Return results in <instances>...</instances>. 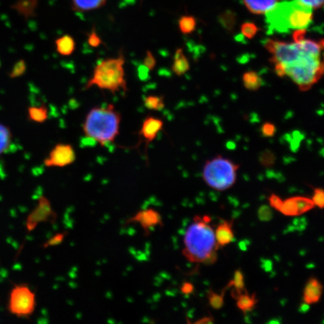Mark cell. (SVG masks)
Masks as SVG:
<instances>
[{
	"label": "cell",
	"instance_id": "6da1fadb",
	"mask_svg": "<svg viewBox=\"0 0 324 324\" xmlns=\"http://www.w3.org/2000/svg\"><path fill=\"white\" fill-rule=\"evenodd\" d=\"M298 42L300 49L295 57L284 65L274 64L275 72L279 77L287 76L300 90L307 91L323 76L321 52L323 41L304 39Z\"/></svg>",
	"mask_w": 324,
	"mask_h": 324
},
{
	"label": "cell",
	"instance_id": "7a4b0ae2",
	"mask_svg": "<svg viewBox=\"0 0 324 324\" xmlns=\"http://www.w3.org/2000/svg\"><path fill=\"white\" fill-rule=\"evenodd\" d=\"M210 221L209 216H196L186 230L183 254L192 263L213 264L216 261L219 246Z\"/></svg>",
	"mask_w": 324,
	"mask_h": 324
},
{
	"label": "cell",
	"instance_id": "3957f363",
	"mask_svg": "<svg viewBox=\"0 0 324 324\" xmlns=\"http://www.w3.org/2000/svg\"><path fill=\"white\" fill-rule=\"evenodd\" d=\"M121 119L113 104L93 107L85 118L83 134L86 138L106 146L113 143L120 134Z\"/></svg>",
	"mask_w": 324,
	"mask_h": 324
},
{
	"label": "cell",
	"instance_id": "277c9868",
	"mask_svg": "<svg viewBox=\"0 0 324 324\" xmlns=\"http://www.w3.org/2000/svg\"><path fill=\"white\" fill-rule=\"evenodd\" d=\"M312 19V9L298 0L277 3L266 13V22L271 33L306 29Z\"/></svg>",
	"mask_w": 324,
	"mask_h": 324
},
{
	"label": "cell",
	"instance_id": "5b68a950",
	"mask_svg": "<svg viewBox=\"0 0 324 324\" xmlns=\"http://www.w3.org/2000/svg\"><path fill=\"white\" fill-rule=\"evenodd\" d=\"M125 63L126 58L123 50H120L116 57L107 58L99 62L93 70V75L86 83L84 90L96 86L99 90L110 92L113 95L120 91L126 93L129 90L125 75Z\"/></svg>",
	"mask_w": 324,
	"mask_h": 324
},
{
	"label": "cell",
	"instance_id": "8992f818",
	"mask_svg": "<svg viewBox=\"0 0 324 324\" xmlns=\"http://www.w3.org/2000/svg\"><path fill=\"white\" fill-rule=\"evenodd\" d=\"M240 165L230 159L218 156L207 161L203 170L205 183L217 191H225L236 183L237 172Z\"/></svg>",
	"mask_w": 324,
	"mask_h": 324
},
{
	"label": "cell",
	"instance_id": "52a82bcc",
	"mask_svg": "<svg viewBox=\"0 0 324 324\" xmlns=\"http://www.w3.org/2000/svg\"><path fill=\"white\" fill-rule=\"evenodd\" d=\"M36 298L34 292L26 284L15 286L9 297V309L19 317H28L36 309Z\"/></svg>",
	"mask_w": 324,
	"mask_h": 324
},
{
	"label": "cell",
	"instance_id": "ba28073f",
	"mask_svg": "<svg viewBox=\"0 0 324 324\" xmlns=\"http://www.w3.org/2000/svg\"><path fill=\"white\" fill-rule=\"evenodd\" d=\"M76 153L73 146L69 143H57L52 149L44 164L47 167H65L73 164Z\"/></svg>",
	"mask_w": 324,
	"mask_h": 324
},
{
	"label": "cell",
	"instance_id": "9c48e42d",
	"mask_svg": "<svg viewBox=\"0 0 324 324\" xmlns=\"http://www.w3.org/2000/svg\"><path fill=\"white\" fill-rule=\"evenodd\" d=\"M315 207L312 200L308 197L296 196L282 200L279 211L286 216H299Z\"/></svg>",
	"mask_w": 324,
	"mask_h": 324
},
{
	"label": "cell",
	"instance_id": "30bf717a",
	"mask_svg": "<svg viewBox=\"0 0 324 324\" xmlns=\"http://www.w3.org/2000/svg\"><path fill=\"white\" fill-rule=\"evenodd\" d=\"M164 123L161 119L149 116L142 123L139 131V135L143 137L146 145L150 144L157 137L158 134L163 129Z\"/></svg>",
	"mask_w": 324,
	"mask_h": 324
},
{
	"label": "cell",
	"instance_id": "8fae6325",
	"mask_svg": "<svg viewBox=\"0 0 324 324\" xmlns=\"http://www.w3.org/2000/svg\"><path fill=\"white\" fill-rule=\"evenodd\" d=\"M323 293V285L316 278H310L303 290V301L307 304H314L319 302Z\"/></svg>",
	"mask_w": 324,
	"mask_h": 324
},
{
	"label": "cell",
	"instance_id": "7c38bea8",
	"mask_svg": "<svg viewBox=\"0 0 324 324\" xmlns=\"http://www.w3.org/2000/svg\"><path fill=\"white\" fill-rule=\"evenodd\" d=\"M215 237L219 248L224 247L234 241L233 221H221L215 231Z\"/></svg>",
	"mask_w": 324,
	"mask_h": 324
},
{
	"label": "cell",
	"instance_id": "4fadbf2b",
	"mask_svg": "<svg viewBox=\"0 0 324 324\" xmlns=\"http://www.w3.org/2000/svg\"><path fill=\"white\" fill-rule=\"evenodd\" d=\"M56 50L62 56H69L76 50V42L70 35H64L55 41Z\"/></svg>",
	"mask_w": 324,
	"mask_h": 324
},
{
	"label": "cell",
	"instance_id": "5bb4252c",
	"mask_svg": "<svg viewBox=\"0 0 324 324\" xmlns=\"http://www.w3.org/2000/svg\"><path fill=\"white\" fill-rule=\"evenodd\" d=\"M279 0H243L245 6L251 13L255 15L266 14Z\"/></svg>",
	"mask_w": 324,
	"mask_h": 324
},
{
	"label": "cell",
	"instance_id": "9a60e30c",
	"mask_svg": "<svg viewBox=\"0 0 324 324\" xmlns=\"http://www.w3.org/2000/svg\"><path fill=\"white\" fill-rule=\"evenodd\" d=\"M107 0H71L74 12H88L103 7Z\"/></svg>",
	"mask_w": 324,
	"mask_h": 324
},
{
	"label": "cell",
	"instance_id": "2e32d148",
	"mask_svg": "<svg viewBox=\"0 0 324 324\" xmlns=\"http://www.w3.org/2000/svg\"><path fill=\"white\" fill-rule=\"evenodd\" d=\"M190 69L189 60L185 56L184 52L182 48L177 49L173 57L172 65V71L177 76H182L186 73Z\"/></svg>",
	"mask_w": 324,
	"mask_h": 324
},
{
	"label": "cell",
	"instance_id": "e0dca14e",
	"mask_svg": "<svg viewBox=\"0 0 324 324\" xmlns=\"http://www.w3.org/2000/svg\"><path fill=\"white\" fill-rule=\"evenodd\" d=\"M138 221L145 229L162 224L161 216L153 210H145L138 214Z\"/></svg>",
	"mask_w": 324,
	"mask_h": 324
},
{
	"label": "cell",
	"instance_id": "ac0fdd59",
	"mask_svg": "<svg viewBox=\"0 0 324 324\" xmlns=\"http://www.w3.org/2000/svg\"><path fill=\"white\" fill-rule=\"evenodd\" d=\"M236 300L237 308L241 310L244 314L251 311L257 303L255 293L249 294L246 290L239 295Z\"/></svg>",
	"mask_w": 324,
	"mask_h": 324
},
{
	"label": "cell",
	"instance_id": "d6986e66",
	"mask_svg": "<svg viewBox=\"0 0 324 324\" xmlns=\"http://www.w3.org/2000/svg\"><path fill=\"white\" fill-rule=\"evenodd\" d=\"M243 84L250 91H257L263 84V80L255 72H248L243 74Z\"/></svg>",
	"mask_w": 324,
	"mask_h": 324
},
{
	"label": "cell",
	"instance_id": "ffe728a7",
	"mask_svg": "<svg viewBox=\"0 0 324 324\" xmlns=\"http://www.w3.org/2000/svg\"><path fill=\"white\" fill-rule=\"evenodd\" d=\"M230 287H233L232 295L234 299L246 290H245L244 276L241 270H236L233 279L228 283L225 289L230 288Z\"/></svg>",
	"mask_w": 324,
	"mask_h": 324
},
{
	"label": "cell",
	"instance_id": "44dd1931",
	"mask_svg": "<svg viewBox=\"0 0 324 324\" xmlns=\"http://www.w3.org/2000/svg\"><path fill=\"white\" fill-rule=\"evenodd\" d=\"M28 118L30 121L37 123H44L48 119V110L45 105L39 107H30L28 108Z\"/></svg>",
	"mask_w": 324,
	"mask_h": 324
},
{
	"label": "cell",
	"instance_id": "7402d4cb",
	"mask_svg": "<svg viewBox=\"0 0 324 324\" xmlns=\"http://www.w3.org/2000/svg\"><path fill=\"white\" fill-rule=\"evenodd\" d=\"M12 134L9 128L0 124V155L6 153L12 144Z\"/></svg>",
	"mask_w": 324,
	"mask_h": 324
},
{
	"label": "cell",
	"instance_id": "603a6c76",
	"mask_svg": "<svg viewBox=\"0 0 324 324\" xmlns=\"http://www.w3.org/2000/svg\"><path fill=\"white\" fill-rule=\"evenodd\" d=\"M143 104L145 107L150 110L159 111L164 108V96H148L143 98Z\"/></svg>",
	"mask_w": 324,
	"mask_h": 324
},
{
	"label": "cell",
	"instance_id": "cb8c5ba5",
	"mask_svg": "<svg viewBox=\"0 0 324 324\" xmlns=\"http://www.w3.org/2000/svg\"><path fill=\"white\" fill-rule=\"evenodd\" d=\"M38 2L39 0H25L24 2L19 3L16 6V9L21 15L28 18L35 15Z\"/></svg>",
	"mask_w": 324,
	"mask_h": 324
},
{
	"label": "cell",
	"instance_id": "d4e9b609",
	"mask_svg": "<svg viewBox=\"0 0 324 324\" xmlns=\"http://www.w3.org/2000/svg\"><path fill=\"white\" fill-rule=\"evenodd\" d=\"M197 25L195 18L192 16H183L179 20V27L183 34H190L194 31Z\"/></svg>",
	"mask_w": 324,
	"mask_h": 324
},
{
	"label": "cell",
	"instance_id": "484cf974",
	"mask_svg": "<svg viewBox=\"0 0 324 324\" xmlns=\"http://www.w3.org/2000/svg\"><path fill=\"white\" fill-rule=\"evenodd\" d=\"M224 293H225V289L221 293H215L213 290H211L209 291L207 297H208L209 303L213 309H220L223 307Z\"/></svg>",
	"mask_w": 324,
	"mask_h": 324
},
{
	"label": "cell",
	"instance_id": "4316f807",
	"mask_svg": "<svg viewBox=\"0 0 324 324\" xmlns=\"http://www.w3.org/2000/svg\"><path fill=\"white\" fill-rule=\"evenodd\" d=\"M258 30V27L254 23H251V22H246L241 26L242 34L249 39H253Z\"/></svg>",
	"mask_w": 324,
	"mask_h": 324
},
{
	"label": "cell",
	"instance_id": "83f0119b",
	"mask_svg": "<svg viewBox=\"0 0 324 324\" xmlns=\"http://www.w3.org/2000/svg\"><path fill=\"white\" fill-rule=\"evenodd\" d=\"M26 71V64L25 60H20L17 61L14 66L12 72L9 74L11 78H17L21 77Z\"/></svg>",
	"mask_w": 324,
	"mask_h": 324
},
{
	"label": "cell",
	"instance_id": "f1b7e54d",
	"mask_svg": "<svg viewBox=\"0 0 324 324\" xmlns=\"http://www.w3.org/2000/svg\"><path fill=\"white\" fill-rule=\"evenodd\" d=\"M87 42L89 45L93 47V48H97V47L103 44L102 39H101L100 36L98 34L95 26H93L91 32L87 34Z\"/></svg>",
	"mask_w": 324,
	"mask_h": 324
},
{
	"label": "cell",
	"instance_id": "f546056e",
	"mask_svg": "<svg viewBox=\"0 0 324 324\" xmlns=\"http://www.w3.org/2000/svg\"><path fill=\"white\" fill-rule=\"evenodd\" d=\"M314 190V195H313L312 201L314 202L315 206L318 207L320 209H323L324 206V192L320 188H314L311 186Z\"/></svg>",
	"mask_w": 324,
	"mask_h": 324
},
{
	"label": "cell",
	"instance_id": "4dcf8cb0",
	"mask_svg": "<svg viewBox=\"0 0 324 324\" xmlns=\"http://www.w3.org/2000/svg\"><path fill=\"white\" fill-rule=\"evenodd\" d=\"M275 161H276V157H275L274 154L269 150L263 152L260 156V162L265 167H270V166L273 165Z\"/></svg>",
	"mask_w": 324,
	"mask_h": 324
},
{
	"label": "cell",
	"instance_id": "1f68e13d",
	"mask_svg": "<svg viewBox=\"0 0 324 324\" xmlns=\"http://www.w3.org/2000/svg\"><path fill=\"white\" fill-rule=\"evenodd\" d=\"M258 218L262 221L271 220L272 218H273V212H272L271 209L266 205L260 207L258 210Z\"/></svg>",
	"mask_w": 324,
	"mask_h": 324
},
{
	"label": "cell",
	"instance_id": "d6a6232c",
	"mask_svg": "<svg viewBox=\"0 0 324 324\" xmlns=\"http://www.w3.org/2000/svg\"><path fill=\"white\" fill-rule=\"evenodd\" d=\"M143 66L145 67L148 68L149 71L153 70L156 66V60L155 58L154 55L152 53L150 50H148L146 53V56H145L144 60H143Z\"/></svg>",
	"mask_w": 324,
	"mask_h": 324
},
{
	"label": "cell",
	"instance_id": "836d02e7",
	"mask_svg": "<svg viewBox=\"0 0 324 324\" xmlns=\"http://www.w3.org/2000/svg\"><path fill=\"white\" fill-rule=\"evenodd\" d=\"M276 132V127L274 124L271 123H266L262 126L261 133L263 137H272L275 135Z\"/></svg>",
	"mask_w": 324,
	"mask_h": 324
},
{
	"label": "cell",
	"instance_id": "e575fe53",
	"mask_svg": "<svg viewBox=\"0 0 324 324\" xmlns=\"http://www.w3.org/2000/svg\"><path fill=\"white\" fill-rule=\"evenodd\" d=\"M234 16L233 15H230V14H227V15H223L221 17L222 20V24L226 29L228 30H231L233 29V26H234Z\"/></svg>",
	"mask_w": 324,
	"mask_h": 324
},
{
	"label": "cell",
	"instance_id": "d590c367",
	"mask_svg": "<svg viewBox=\"0 0 324 324\" xmlns=\"http://www.w3.org/2000/svg\"><path fill=\"white\" fill-rule=\"evenodd\" d=\"M269 201H270V207L279 211L281 206V203H282V200H281L280 197L276 195V194H272L270 198H269Z\"/></svg>",
	"mask_w": 324,
	"mask_h": 324
},
{
	"label": "cell",
	"instance_id": "8d00e7d4",
	"mask_svg": "<svg viewBox=\"0 0 324 324\" xmlns=\"http://www.w3.org/2000/svg\"><path fill=\"white\" fill-rule=\"evenodd\" d=\"M311 9H320L323 6V0H298Z\"/></svg>",
	"mask_w": 324,
	"mask_h": 324
},
{
	"label": "cell",
	"instance_id": "74e56055",
	"mask_svg": "<svg viewBox=\"0 0 324 324\" xmlns=\"http://www.w3.org/2000/svg\"><path fill=\"white\" fill-rule=\"evenodd\" d=\"M306 35V29L296 30L295 31L293 32V42H300V41L303 40V39H305Z\"/></svg>",
	"mask_w": 324,
	"mask_h": 324
},
{
	"label": "cell",
	"instance_id": "f35d334b",
	"mask_svg": "<svg viewBox=\"0 0 324 324\" xmlns=\"http://www.w3.org/2000/svg\"><path fill=\"white\" fill-rule=\"evenodd\" d=\"M194 290V286L189 282H185L181 287L182 293L184 294H191Z\"/></svg>",
	"mask_w": 324,
	"mask_h": 324
},
{
	"label": "cell",
	"instance_id": "ab89813d",
	"mask_svg": "<svg viewBox=\"0 0 324 324\" xmlns=\"http://www.w3.org/2000/svg\"><path fill=\"white\" fill-rule=\"evenodd\" d=\"M149 69L148 68L145 67L144 66H140V67L138 69V75L141 80H145L148 78L149 74Z\"/></svg>",
	"mask_w": 324,
	"mask_h": 324
},
{
	"label": "cell",
	"instance_id": "60d3db41",
	"mask_svg": "<svg viewBox=\"0 0 324 324\" xmlns=\"http://www.w3.org/2000/svg\"><path fill=\"white\" fill-rule=\"evenodd\" d=\"M262 267H263L266 272L271 271L272 268H273V263H272L271 260H263V263H262Z\"/></svg>",
	"mask_w": 324,
	"mask_h": 324
},
{
	"label": "cell",
	"instance_id": "b9f144b4",
	"mask_svg": "<svg viewBox=\"0 0 324 324\" xmlns=\"http://www.w3.org/2000/svg\"><path fill=\"white\" fill-rule=\"evenodd\" d=\"M213 320L212 317H203V318L200 319V320H197L195 323H213Z\"/></svg>",
	"mask_w": 324,
	"mask_h": 324
},
{
	"label": "cell",
	"instance_id": "7bdbcfd3",
	"mask_svg": "<svg viewBox=\"0 0 324 324\" xmlns=\"http://www.w3.org/2000/svg\"><path fill=\"white\" fill-rule=\"evenodd\" d=\"M309 309V305L306 303H304V304L302 305L301 307H300V311H301V312H307L308 310Z\"/></svg>",
	"mask_w": 324,
	"mask_h": 324
},
{
	"label": "cell",
	"instance_id": "ee69618b",
	"mask_svg": "<svg viewBox=\"0 0 324 324\" xmlns=\"http://www.w3.org/2000/svg\"><path fill=\"white\" fill-rule=\"evenodd\" d=\"M240 248L242 250L246 251V249H247V245H246L245 242H241V243H240Z\"/></svg>",
	"mask_w": 324,
	"mask_h": 324
},
{
	"label": "cell",
	"instance_id": "f6af8a7d",
	"mask_svg": "<svg viewBox=\"0 0 324 324\" xmlns=\"http://www.w3.org/2000/svg\"><path fill=\"white\" fill-rule=\"evenodd\" d=\"M0 66H1V63H0Z\"/></svg>",
	"mask_w": 324,
	"mask_h": 324
}]
</instances>
